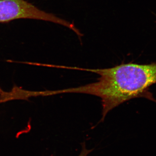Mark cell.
Segmentation results:
<instances>
[{"label":"cell","mask_w":156,"mask_h":156,"mask_svg":"<svg viewBox=\"0 0 156 156\" xmlns=\"http://www.w3.org/2000/svg\"><path fill=\"white\" fill-rule=\"evenodd\" d=\"M20 19L38 20L66 27L79 35L80 31L73 23L52 13L40 10L26 0H0V23H8Z\"/></svg>","instance_id":"6da1fadb"},{"label":"cell","mask_w":156,"mask_h":156,"mask_svg":"<svg viewBox=\"0 0 156 156\" xmlns=\"http://www.w3.org/2000/svg\"><path fill=\"white\" fill-rule=\"evenodd\" d=\"M92 150H88L85 146V144L83 146V149L81 151L80 154L79 155V156H87L88 154L90 153L92 151Z\"/></svg>","instance_id":"3957f363"},{"label":"cell","mask_w":156,"mask_h":156,"mask_svg":"<svg viewBox=\"0 0 156 156\" xmlns=\"http://www.w3.org/2000/svg\"><path fill=\"white\" fill-rule=\"evenodd\" d=\"M37 96H40V91L24 90L14 84L11 91L7 92L3 91L0 94V103H5L10 101L16 100L29 101L30 98Z\"/></svg>","instance_id":"7a4b0ae2"},{"label":"cell","mask_w":156,"mask_h":156,"mask_svg":"<svg viewBox=\"0 0 156 156\" xmlns=\"http://www.w3.org/2000/svg\"><path fill=\"white\" fill-rule=\"evenodd\" d=\"M3 91V90H2V88H1V87H0V94H1V93H2V92Z\"/></svg>","instance_id":"277c9868"}]
</instances>
